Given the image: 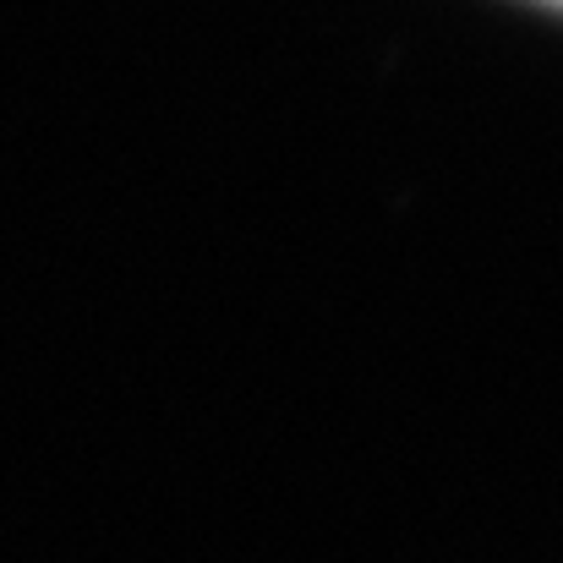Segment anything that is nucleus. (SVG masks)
Wrapping results in <instances>:
<instances>
[{
    "label": "nucleus",
    "instance_id": "1",
    "mask_svg": "<svg viewBox=\"0 0 563 563\" xmlns=\"http://www.w3.org/2000/svg\"><path fill=\"white\" fill-rule=\"evenodd\" d=\"M553 5H563V0H553Z\"/></svg>",
    "mask_w": 563,
    "mask_h": 563
}]
</instances>
